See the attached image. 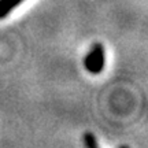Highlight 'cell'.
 I'll list each match as a JSON object with an SVG mask.
<instances>
[{
    "label": "cell",
    "instance_id": "6da1fadb",
    "mask_svg": "<svg viewBox=\"0 0 148 148\" xmlns=\"http://www.w3.org/2000/svg\"><path fill=\"white\" fill-rule=\"evenodd\" d=\"M106 64V55H104V47L100 42H96L92 45L90 51L86 53L84 59V66L86 71L90 74H100Z\"/></svg>",
    "mask_w": 148,
    "mask_h": 148
},
{
    "label": "cell",
    "instance_id": "7a4b0ae2",
    "mask_svg": "<svg viewBox=\"0 0 148 148\" xmlns=\"http://www.w3.org/2000/svg\"><path fill=\"white\" fill-rule=\"evenodd\" d=\"M23 0H0V19H3L10 14L15 7L21 4Z\"/></svg>",
    "mask_w": 148,
    "mask_h": 148
},
{
    "label": "cell",
    "instance_id": "3957f363",
    "mask_svg": "<svg viewBox=\"0 0 148 148\" xmlns=\"http://www.w3.org/2000/svg\"><path fill=\"white\" fill-rule=\"evenodd\" d=\"M84 145L86 148H97L99 144L96 141V137L93 133H85L84 134Z\"/></svg>",
    "mask_w": 148,
    "mask_h": 148
}]
</instances>
